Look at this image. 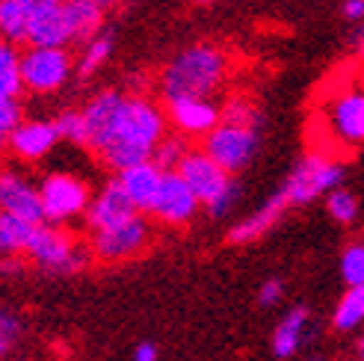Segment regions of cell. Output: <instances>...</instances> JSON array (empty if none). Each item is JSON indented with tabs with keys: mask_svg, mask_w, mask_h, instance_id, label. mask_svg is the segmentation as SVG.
<instances>
[{
	"mask_svg": "<svg viewBox=\"0 0 364 361\" xmlns=\"http://www.w3.org/2000/svg\"><path fill=\"white\" fill-rule=\"evenodd\" d=\"M166 119L169 116L163 113L154 101L142 98V95L127 98L119 136H116L113 146L104 151L101 163L116 169L119 175L134 169V166L151 163L157 146L166 139Z\"/></svg>",
	"mask_w": 364,
	"mask_h": 361,
	"instance_id": "1",
	"label": "cell"
},
{
	"mask_svg": "<svg viewBox=\"0 0 364 361\" xmlns=\"http://www.w3.org/2000/svg\"><path fill=\"white\" fill-rule=\"evenodd\" d=\"M228 75V57L213 45H193L163 68L160 95L166 104L175 101H208Z\"/></svg>",
	"mask_w": 364,
	"mask_h": 361,
	"instance_id": "2",
	"label": "cell"
},
{
	"mask_svg": "<svg viewBox=\"0 0 364 361\" xmlns=\"http://www.w3.org/2000/svg\"><path fill=\"white\" fill-rule=\"evenodd\" d=\"M317 122L335 149L364 146V75H338L323 95Z\"/></svg>",
	"mask_w": 364,
	"mask_h": 361,
	"instance_id": "3",
	"label": "cell"
},
{
	"mask_svg": "<svg viewBox=\"0 0 364 361\" xmlns=\"http://www.w3.org/2000/svg\"><path fill=\"white\" fill-rule=\"evenodd\" d=\"M27 258L50 276H71V273H80V269L89 264L92 249L83 246L75 234L45 222V225L36 228L30 249H27Z\"/></svg>",
	"mask_w": 364,
	"mask_h": 361,
	"instance_id": "4",
	"label": "cell"
},
{
	"mask_svg": "<svg viewBox=\"0 0 364 361\" xmlns=\"http://www.w3.org/2000/svg\"><path fill=\"white\" fill-rule=\"evenodd\" d=\"M341 178H343L341 160L326 157L320 151H311V154H305L299 160V166L287 175V180L282 187L290 195V205H308L311 198L323 195L326 190L335 193V187L341 184Z\"/></svg>",
	"mask_w": 364,
	"mask_h": 361,
	"instance_id": "5",
	"label": "cell"
},
{
	"mask_svg": "<svg viewBox=\"0 0 364 361\" xmlns=\"http://www.w3.org/2000/svg\"><path fill=\"white\" fill-rule=\"evenodd\" d=\"M151 243V225L145 220V213L134 216L131 222L107 228V231H92L89 237V249H92V258L101 264H122L131 261L136 255H142Z\"/></svg>",
	"mask_w": 364,
	"mask_h": 361,
	"instance_id": "6",
	"label": "cell"
},
{
	"mask_svg": "<svg viewBox=\"0 0 364 361\" xmlns=\"http://www.w3.org/2000/svg\"><path fill=\"white\" fill-rule=\"evenodd\" d=\"M124 107H127V98L122 92H107L95 95L83 107V119H86V149L92 151L98 160L104 157V151L113 146L116 136H119V128H122V119H124Z\"/></svg>",
	"mask_w": 364,
	"mask_h": 361,
	"instance_id": "7",
	"label": "cell"
},
{
	"mask_svg": "<svg viewBox=\"0 0 364 361\" xmlns=\"http://www.w3.org/2000/svg\"><path fill=\"white\" fill-rule=\"evenodd\" d=\"M71 71V57L65 48H27L21 53V75H24V89L36 95L57 92L65 83Z\"/></svg>",
	"mask_w": 364,
	"mask_h": 361,
	"instance_id": "8",
	"label": "cell"
},
{
	"mask_svg": "<svg viewBox=\"0 0 364 361\" xmlns=\"http://www.w3.org/2000/svg\"><path fill=\"white\" fill-rule=\"evenodd\" d=\"M42 208H45V222L48 225H57V222H65L71 216H77L83 210H89V190L80 178L75 175H65V172H57V175H48L42 180Z\"/></svg>",
	"mask_w": 364,
	"mask_h": 361,
	"instance_id": "9",
	"label": "cell"
},
{
	"mask_svg": "<svg viewBox=\"0 0 364 361\" xmlns=\"http://www.w3.org/2000/svg\"><path fill=\"white\" fill-rule=\"evenodd\" d=\"M255 146H258V131L237 128V124H220L213 134L205 136L202 151H208L228 175H234L252 160Z\"/></svg>",
	"mask_w": 364,
	"mask_h": 361,
	"instance_id": "10",
	"label": "cell"
},
{
	"mask_svg": "<svg viewBox=\"0 0 364 361\" xmlns=\"http://www.w3.org/2000/svg\"><path fill=\"white\" fill-rule=\"evenodd\" d=\"M178 175L187 180V187L196 193V198L198 202H205L208 208L234 187L231 175L216 163L208 151H190L184 157V163L178 166Z\"/></svg>",
	"mask_w": 364,
	"mask_h": 361,
	"instance_id": "11",
	"label": "cell"
},
{
	"mask_svg": "<svg viewBox=\"0 0 364 361\" xmlns=\"http://www.w3.org/2000/svg\"><path fill=\"white\" fill-rule=\"evenodd\" d=\"M198 210V198L187 187V180L178 172L163 175V187L157 193V202L151 208V216L163 225H187Z\"/></svg>",
	"mask_w": 364,
	"mask_h": 361,
	"instance_id": "12",
	"label": "cell"
},
{
	"mask_svg": "<svg viewBox=\"0 0 364 361\" xmlns=\"http://www.w3.org/2000/svg\"><path fill=\"white\" fill-rule=\"evenodd\" d=\"M71 42V30L65 21V6L57 0H39L30 6V48H65Z\"/></svg>",
	"mask_w": 364,
	"mask_h": 361,
	"instance_id": "13",
	"label": "cell"
},
{
	"mask_svg": "<svg viewBox=\"0 0 364 361\" xmlns=\"http://www.w3.org/2000/svg\"><path fill=\"white\" fill-rule=\"evenodd\" d=\"M134 216H139L136 205L131 202V195L124 193V187L119 184V178L110 180L92 205L86 210V222L92 231H107V228H116V225H124L131 222Z\"/></svg>",
	"mask_w": 364,
	"mask_h": 361,
	"instance_id": "14",
	"label": "cell"
},
{
	"mask_svg": "<svg viewBox=\"0 0 364 361\" xmlns=\"http://www.w3.org/2000/svg\"><path fill=\"white\" fill-rule=\"evenodd\" d=\"M0 208H4V213L18 216L24 222L45 225V208H42L39 187L27 184L15 172H4V178H0Z\"/></svg>",
	"mask_w": 364,
	"mask_h": 361,
	"instance_id": "15",
	"label": "cell"
},
{
	"mask_svg": "<svg viewBox=\"0 0 364 361\" xmlns=\"http://www.w3.org/2000/svg\"><path fill=\"white\" fill-rule=\"evenodd\" d=\"M287 208H290V195H287L284 187H279L252 216H246L243 222H237L228 231V243L231 246H243V243H252V240L264 237V234L282 220V213Z\"/></svg>",
	"mask_w": 364,
	"mask_h": 361,
	"instance_id": "16",
	"label": "cell"
},
{
	"mask_svg": "<svg viewBox=\"0 0 364 361\" xmlns=\"http://www.w3.org/2000/svg\"><path fill=\"white\" fill-rule=\"evenodd\" d=\"M166 116L184 136H208L223 124V113L210 101H175L166 104Z\"/></svg>",
	"mask_w": 364,
	"mask_h": 361,
	"instance_id": "17",
	"label": "cell"
},
{
	"mask_svg": "<svg viewBox=\"0 0 364 361\" xmlns=\"http://www.w3.org/2000/svg\"><path fill=\"white\" fill-rule=\"evenodd\" d=\"M163 172L154 160L151 163H142V166H134L119 175V184L124 187V193L131 195V202L136 205L139 213H151L154 202H157V193L163 187Z\"/></svg>",
	"mask_w": 364,
	"mask_h": 361,
	"instance_id": "18",
	"label": "cell"
},
{
	"mask_svg": "<svg viewBox=\"0 0 364 361\" xmlns=\"http://www.w3.org/2000/svg\"><path fill=\"white\" fill-rule=\"evenodd\" d=\"M60 139L57 124L53 122H24L12 136H9V151L21 160H39L45 157L53 142Z\"/></svg>",
	"mask_w": 364,
	"mask_h": 361,
	"instance_id": "19",
	"label": "cell"
},
{
	"mask_svg": "<svg viewBox=\"0 0 364 361\" xmlns=\"http://www.w3.org/2000/svg\"><path fill=\"white\" fill-rule=\"evenodd\" d=\"M308 323H311V314H308L305 305H296V308H290L282 320L276 332H272V355L276 358H294L302 344L308 340Z\"/></svg>",
	"mask_w": 364,
	"mask_h": 361,
	"instance_id": "20",
	"label": "cell"
},
{
	"mask_svg": "<svg viewBox=\"0 0 364 361\" xmlns=\"http://www.w3.org/2000/svg\"><path fill=\"white\" fill-rule=\"evenodd\" d=\"M65 6V21L71 30V42H86L92 39L95 30L104 21V9L95 0H80V4H63Z\"/></svg>",
	"mask_w": 364,
	"mask_h": 361,
	"instance_id": "21",
	"label": "cell"
},
{
	"mask_svg": "<svg viewBox=\"0 0 364 361\" xmlns=\"http://www.w3.org/2000/svg\"><path fill=\"white\" fill-rule=\"evenodd\" d=\"M36 228H39V225L24 222V220H18V216H9V213H0V249H4L9 258L27 255Z\"/></svg>",
	"mask_w": 364,
	"mask_h": 361,
	"instance_id": "22",
	"label": "cell"
},
{
	"mask_svg": "<svg viewBox=\"0 0 364 361\" xmlns=\"http://www.w3.org/2000/svg\"><path fill=\"white\" fill-rule=\"evenodd\" d=\"M364 323V287H347L332 314V326L338 332H353Z\"/></svg>",
	"mask_w": 364,
	"mask_h": 361,
	"instance_id": "23",
	"label": "cell"
},
{
	"mask_svg": "<svg viewBox=\"0 0 364 361\" xmlns=\"http://www.w3.org/2000/svg\"><path fill=\"white\" fill-rule=\"evenodd\" d=\"M0 30H4L6 42H27L30 30V6L21 0H0Z\"/></svg>",
	"mask_w": 364,
	"mask_h": 361,
	"instance_id": "24",
	"label": "cell"
},
{
	"mask_svg": "<svg viewBox=\"0 0 364 361\" xmlns=\"http://www.w3.org/2000/svg\"><path fill=\"white\" fill-rule=\"evenodd\" d=\"M24 89V75H21V53H18L9 42L0 48V98H18Z\"/></svg>",
	"mask_w": 364,
	"mask_h": 361,
	"instance_id": "25",
	"label": "cell"
},
{
	"mask_svg": "<svg viewBox=\"0 0 364 361\" xmlns=\"http://www.w3.org/2000/svg\"><path fill=\"white\" fill-rule=\"evenodd\" d=\"M223 124H237V128L258 131L261 113H258V107L252 104V98H246V95H231V98L223 104Z\"/></svg>",
	"mask_w": 364,
	"mask_h": 361,
	"instance_id": "26",
	"label": "cell"
},
{
	"mask_svg": "<svg viewBox=\"0 0 364 361\" xmlns=\"http://www.w3.org/2000/svg\"><path fill=\"white\" fill-rule=\"evenodd\" d=\"M193 149L187 146V136L184 134H172V136H166L157 146V151H154V163L163 169V172H178V166L184 163V157L190 154Z\"/></svg>",
	"mask_w": 364,
	"mask_h": 361,
	"instance_id": "27",
	"label": "cell"
},
{
	"mask_svg": "<svg viewBox=\"0 0 364 361\" xmlns=\"http://www.w3.org/2000/svg\"><path fill=\"white\" fill-rule=\"evenodd\" d=\"M341 279L347 287H364V243H350L341 255Z\"/></svg>",
	"mask_w": 364,
	"mask_h": 361,
	"instance_id": "28",
	"label": "cell"
},
{
	"mask_svg": "<svg viewBox=\"0 0 364 361\" xmlns=\"http://www.w3.org/2000/svg\"><path fill=\"white\" fill-rule=\"evenodd\" d=\"M57 134L65 142H75V146H86V119L83 110H65L57 116Z\"/></svg>",
	"mask_w": 364,
	"mask_h": 361,
	"instance_id": "29",
	"label": "cell"
},
{
	"mask_svg": "<svg viewBox=\"0 0 364 361\" xmlns=\"http://www.w3.org/2000/svg\"><path fill=\"white\" fill-rule=\"evenodd\" d=\"M110 48H113V39L110 36H98V39H92L86 45L83 50V57H80V65H77V75L80 77H89V75H95V68L110 57Z\"/></svg>",
	"mask_w": 364,
	"mask_h": 361,
	"instance_id": "30",
	"label": "cell"
},
{
	"mask_svg": "<svg viewBox=\"0 0 364 361\" xmlns=\"http://www.w3.org/2000/svg\"><path fill=\"white\" fill-rule=\"evenodd\" d=\"M326 208H329L332 220L341 222V225H350L355 216H358V202H355V195L347 193V190H335V193H329V202H326Z\"/></svg>",
	"mask_w": 364,
	"mask_h": 361,
	"instance_id": "31",
	"label": "cell"
},
{
	"mask_svg": "<svg viewBox=\"0 0 364 361\" xmlns=\"http://www.w3.org/2000/svg\"><path fill=\"white\" fill-rule=\"evenodd\" d=\"M21 104L18 98H0V134L12 136L18 128H21Z\"/></svg>",
	"mask_w": 364,
	"mask_h": 361,
	"instance_id": "32",
	"label": "cell"
},
{
	"mask_svg": "<svg viewBox=\"0 0 364 361\" xmlns=\"http://www.w3.org/2000/svg\"><path fill=\"white\" fill-rule=\"evenodd\" d=\"M18 335H21V326H18V317L12 311L0 314V352H9L18 344Z\"/></svg>",
	"mask_w": 364,
	"mask_h": 361,
	"instance_id": "33",
	"label": "cell"
},
{
	"mask_svg": "<svg viewBox=\"0 0 364 361\" xmlns=\"http://www.w3.org/2000/svg\"><path fill=\"white\" fill-rule=\"evenodd\" d=\"M284 296V284L279 279H269L261 284V291H258V302L264 305V308H269V305H276L279 299Z\"/></svg>",
	"mask_w": 364,
	"mask_h": 361,
	"instance_id": "34",
	"label": "cell"
},
{
	"mask_svg": "<svg viewBox=\"0 0 364 361\" xmlns=\"http://www.w3.org/2000/svg\"><path fill=\"white\" fill-rule=\"evenodd\" d=\"M134 361H157V347L151 340H139L134 347Z\"/></svg>",
	"mask_w": 364,
	"mask_h": 361,
	"instance_id": "35",
	"label": "cell"
},
{
	"mask_svg": "<svg viewBox=\"0 0 364 361\" xmlns=\"http://www.w3.org/2000/svg\"><path fill=\"white\" fill-rule=\"evenodd\" d=\"M343 15H347L350 21L364 18V0H347V4H343Z\"/></svg>",
	"mask_w": 364,
	"mask_h": 361,
	"instance_id": "36",
	"label": "cell"
},
{
	"mask_svg": "<svg viewBox=\"0 0 364 361\" xmlns=\"http://www.w3.org/2000/svg\"><path fill=\"white\" fill-rule=\"evenodd\" d=\"M355 48H358V53L364 57V30H358V36H355Z\"/></svg>",
	"mask_w": 364,
	"mask_h": 361,
	"instance_id": "37",
	"label": "cell"
},
{
	"mask_svg": "<svg viewBox=\"0 0 364 361\" xmlns=\"http://www.w3.org/2000/svg\"><path fill=\"white\" fill-rule=\"evenodd\" d=\"M358 358H361V361H364V338H361V340H358Z\"/></svg>",
	"mask_w": 364,
	"mask_h": 361,
	"instance_id": "38",
	"label": "cell"
},
{
	"mask_svg": "<svg viewBox=\"0 0 364 361\" xmlns=\"http://www.w3.org/2000/svg\"><path fill=\"white\" fill-rule=\"evenodd\" d=\"M57 4H80V0H57Z\"/></svg>",
	"mask_w": 364,
	"mask_h": 361,
	"instance_id": "39",
	"label": "cell"
},
{
	"mask_svg": "<svg viewBox=\"0 0 364 361\" xmlns=\"http://www.w3.org/2000/svg\"><path fill=\"white\" fill-rule=\"evenodd\" d=\"M21 4H27V6H33V4H39V0H21Z\"/></svg>",
	"mask_w": 364,
	"mask_h": 361,
	"instance_id": "40",
	"label": "cell"
},
{
	"mask_svg": "<svg viewBox=\"0 0 364 361\" xmlns=\"http://www.w3.org/2000/svg\"><path fill=\"white\" fill-rule=\"evenodd\" d=\"M196 4H210V0H196Z\"/></svg>",
	"mask_w": 364,
	"mask_h": 361,
	"instance_id": "41",
	"label": "cell"
}]
</instances>
